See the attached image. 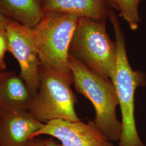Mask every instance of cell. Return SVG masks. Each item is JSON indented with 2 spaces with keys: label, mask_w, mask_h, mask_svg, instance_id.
Instances as JSON below:
<instances>
[{
  "label": "cell",
  "mask_w": 146,
  "mask_h": 146,
  "mask_svg": "<svg viewBox=\"0 0 146 146\" xmlns=\"http://www.w3.org/2000/svg\"><path fill=\"white\" fill-rule=\"evenodd\" d=\"M42 135L57 139L62 146H115L98 129L93 121L85 123L81 121L52 120L45 123L31 139Z\"/></svg>",
  "instance_id": "7"
},
{
  "label": "cell",
  "mask_w": 146,
  "mask_h": 146,
  "mask_svg": "<svg viewBox=\"0 0 146 146\" xmlns=\"http://www.w3.org/2000/svg\"><path fill=\"white\" fill-rule=\"evenodd\" d=\"M44 9L47 13L72 14L97 20L104 13L103 0H44Z\"/></svg>",
  "instance_id": "10"
},
{
  "label": "cell",
  "mask_w": 146,
  "mask_h": 146,
  "mask_svg": "<svg viewBox=\"0 0 146 146\" xmlns=\"http://www.w3.org/2000/svg\"><path fill=\"white\" fill-rule=\"evenodd\" d=\"M2 111H3V110H2L0 108V118H1V116L2 114Z\"/></svg>",
  "instance_id": "18"
},
{
  "label": "cell",
  "mask_w": 146,
  "mask_h": 146,
  "mask_svg": "<svg viewBox=\"0 0 146 146\" xmlns=\"http://www.w3.org/2000/svg\"><path fill=\"white\" fill-rule=\"evenodd\" d=\"M8 21L5 19V17L2 15L1 11H0V28L5 29V26Z\"/></svg>",
  "instance_id": "16"
},
{
  "label": "cell",
  "mask_w": 146,
  "mask_h": 146,
  "mask_svg": "<svg viewBox=\"0 0 146 146\" xmlns=\"http://www.w3.org/2000/svg\"><path fill=\"white\" fill-rule=\"evenodd\" d=\"M110 1L113 4V5L114 6L117 7V5H116V1L115 0H110Z\"/></svg>",
  "instance_id": "17"
},
{
  "label": "cell",
  "mask_w": 146,
  "mask_h": 146,
  "mask_svg": "<svg viewBox=\"0 0 146 146\" xmlns=\"http://www.w3.org/2000/svg\"><path fill=\"white\" fill-rule=\"evenodd\" d=\"M87 67L105 78L113 76L116 60V42L97 20L80 17L69 52Z\"/></svg>",
  "instance_id": "5"
},
{
  "label": "cell",
  "mask_w": 146,
  "mask_h": 146,
  "mask_svg": "<svg viewBox=\"0 0 146 146\" xmlns=\"http://www.w3.org/2000/svg\"><path fill=\"white\" fill-rule=\"evenodd\" d=\"M120 15L132 30H136L140 21L138 8L141 0H115Z\"/></svg>",
  "instance_id": "12"
},
{
  "label": "cell",
  "mask_w": 146,
  "mask_h": 146,
  "mask_svg": "<svg viewBox=\"0 0 146 146\" xmlns=\"http://www.w3.org/2000/svg\"><path fill=\"white\" fill-rule=\"evenodd\" d=\"M44 123L28 110H3L0 118V146H28Z\"/></svg>",
  "instance_id": "8"
},
{
  "label": "cell",
  "mask_w": 146,
  "mask_h": 146,
  "mask_svg": "<svg viewBox=\"0 0 146 146\" xmlns=\"http://www.w3.org/2000/svg\"><path fill=\"white\" fill-rule=\"evenodd\" d=\"M40 85L28 109L42 123L54 120L80 121L75 110V95L71 88L72 73H63L40 65Z\"/></svg>",
  "instance_id": "4"
},
{
  "label": "cell",
  "mask_w": 146,
  "mask_h": 146,
  "mask_svg": "<svg viewBox=\"0 0 146 146\" xmlns=\"http://www.w3.org/2000/svg\"><path fill=\"white\" fill-rule=\"evenodd\" d=\"M0 11L16 22L31 28L43 17L38 0H0Z\"/></svg>",
  "instance_id": "11"
},
{
  "label": "cell",
  "mask_w": 146,
  "mask_h": 146,
  "mask_svg": "<svg viewBox=\"0 0 146 146\" xmlns=\"http://www.w3.org/2000/svg\"><path fill=\"white\" fill-rule=\"evenodd\" d=\"M44 143L45 146H62L54 141L52 138L44 139Z\"/></svg>",
  "instance_id": "15"
},
{
  "label": "cell",
  "mask_w": 146,
  "mask_h": 146,
  "mask_svg": "<svg viewBox=\"0 0 146 146\" xmlns=\"http://www.w3.org/2000/svg\"><path fill=\"white\" fill-rule=\"evenodd\" d=\"M2 72V71H0V72Z\"/></svg>",
  "instance_id": "19"
},
{
  "label": "cell",
  "mask_w": 146,
  "mask_h": 146,
  "mask_svg": "<svg viewBox=\"0 0 146 146\" xmlns=\"http://www.w3.org/2000/svg\"><path fill=\"white\" fill-rule=\"evenodd\" d=\"M68 61L76 91L94 106L95 126L110 141H120L122 125L116 115L119 101L113 81L94 73L71 54Z\"/></svg>",
  "instance_id": "1"
},
{
  "label": "cell",
  "mask_w": 146,
  "mask_h": 146,
  "mask_svg": "<svg viewBox=\"0 0 146 146\" xmlns=\"http://www.w3.org/2000/svg\"><path fill=\"white\" fill-rule=\"evenodd\" d=\"M33 96L21 76L12 72H0V108L28 110Z\"/></svg>",
  "instance_id": "9"
},
{
  "label": "cell",
  "mask_w": 146,
  "mask_h": 146,
  "mask_svg": "<svg viewBox=\"0 0 146 146\" xmlns=\"http://www.w3.org/2000/svg\"><path fill=\"white\" fill-rule=\"evenodd\" d=\"M111 21L115 31L117 48L113 76L122 116V130L119 146H145L138 134L134 116V100L136 88L143 86V74L131 67L127 55L125 41L118 20L112 14Z\"/></svg>",
  "instance_id": "2"
},
{
  "label": "cell",
  "mask_w": 146,
  "mask_h": 146,
  "mask_svg": "<svg viewBox=\"0 0 146 146\" xmlns=\"http://www.w3.org/2000/svg\"><path fill=\"white\" fill-rule=\"evenodd\" d=\"M79 18L72 14L48 13L32 28L40 66L72 73L68 61L69 49Z\"/></svg>",
  "instance_id": "3"
},
{
  "label": "cell",
  "mask_w": 146,
  "mask_h": 146,
  "mask_svg": "<svg viewBox=\"0 0 146 146\" xmlns=\"http://www.w3.org/2000/svg\"><path fill=\"white\" fill-rule=\"evenodd\" d=\"M28 146H45L44 143V139L41 138L34 137L29 142Z\"/></svg>",
  "instance_id": "14"
},
{
  "label": "cell",
  "mask_w": 146,
  "mask_h": 146,
  "mask_svg": "<svg viewBox=\"0 0 146 146\" xmlns=\"http://www.w3.org/2000/svg\"><path fill=\"white\" fill-rule=\"evenodd\" d=\"M8 38L5 29L0 28V71L5 69V52L8 51Z\"/></svg>",
  "instance_id": "13"
},
{
  "label": "cell",
  "mask_w": 146,
  "mask_h": 146,
  "mask_svg": "<svg viewBox=\"0 0 146 146\" xmlns=\"http://www.w3.org/2000/svg\"><path fill=\"white\" fill-rule=\"evenodd\" d=\"M5 31L8 38V51L18 61L21 78L33 96L40 85V62L34 42L32 28L8 21Z\"/></svg>",
  "instance_id": "6"
}]
</instances>
